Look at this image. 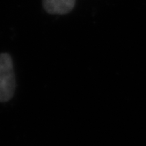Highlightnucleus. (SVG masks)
I'll use <instances>...</instances> for the list:
<instances>
[{"label": "nucleus", "instance_id": "1", "mask_svg": "<svg viewBox=\"0 0 146 146\" xmlns=\"http://www.w3.org/2000/svg\"><path fill=\"white\" fill-rule=\"evenodd\" d=\"M16 89L13 58L8 53L0 54V102L11 100Z\"/></svg>", "mask_w": 146, "mask_h": 146}, {"label": "nucleus", "instance_id": "2", "mask_svg": "<svg viewBox=\"0 0 146 146\" xmlns=\"http://www.w3.org/2000/svg\"><path fill=\"white\" fill-rule=\"evenodd\" d=\"M76 0H43L45 11L50 14H66L74 8Z\"/></svg>", "mask_w": 146, "mask_h": 146}]
</instances>
